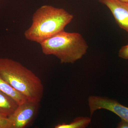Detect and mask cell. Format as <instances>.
I'll list each match as a JSON object with an SVG mask.
<instances>
[{"label":"cell","mask_w":128,"mask_h":128,"mask_svg":"<svg viewBox=\"0 0 128 128\" xmlns=\"http://www.w3.org/2000/svg\"><path fill=\"white\" fill-rule=\"evenodd\" d=\"M0 90L11 97L18 105L27 101L25 97L0 77Z\"/></svg>","instance_id":"8"},{"label":"cell","mask_w":128,"mask_h":128,"mask_svg":"<svg viewBox=\"0 0 128 128\" xmlns=\"http://www.w3.org/2000/svg\"><path fill=\"white\" fill-rule=\"evenodd\" d=\"M39 102L27 100L18 105L8 117V128H23L32 121L38 110Z\"/></svg>","instance_id":"4"},{"label":"cell","mask_w":128,"mask_h":128,"mask_svg":"<svg viewBox=\"0 0 128 128\" xmlns=\"http://www.w3.org/2000/svg\"><path fill=\"white\" fill-rule=\"evenodd\" d=\"M120 0L124 2H128V0Z\"/></svg>","instance_id":"13"},{"label":"cell","mask_w":128,"mask_h":128,"mask_svg":"<svg viewBox=\"0 0 128 128\" xmlns=\"http://www.w3.org/2000/svg\"><path fill=\"white\" fill-rule=\"evenodd\" d=\"M118 128H128V122L124 120L121 119V121L118 124Z\"/></svg>","instance_id":"12"},{"label":"cell","mask_w":128,"mask_h":128,"mask_svg":"<svg viewBox=\"0 0 128 128\" xmlns=\"http://www.w3.org/2000/svg\"><path fill=\"white\" fill-rule=\"evenodd\" d=\"M110 9L120 27L128 32V2L120 0H98Z\"/></svg>","instance_id":"6"},{"label":"cell","mask_w":128,"mask_h":128,"mask_svg":"<svg viewBox=\"0 0 128 128\" xmlns=\"http://www.w3.org/2000/svg\"><path fill=\"white\" fill-rule=\"evenodd\" d=\"M118 56L124 59H128V44L122 46L120 50Z\"/></svg>","instance_id":"10"},{"label":"cell","mask_w":128,"mask_h":128,"mask_svg":"<svg viewBox=\"0 0 128 128\" xmlns=\"http://www.w3.org/2000/svg\"><path fill=\"white\" fill-rule=\"evenodd\" d=\"M40 44L43 54L54 56L61 64H74L86 54L88 48L81 34L64 30Z\"/></svg>","instance_id":"3"},{"label":"cell","mask_w":128,"mask_h":128,"mask_svg":"<svg viewBox=\"0 0 128 128\" xmlns=\"http://www.w3.org/2000/svg\"><path fill=\"white\" fill-rule=\"evenodd\" d=\"M73 16L63 8L44 5L34 14L32 25L24 33L26 39L40 44L64 28Z\"/></svg>","instance_id":"2"},{"label":"cell","mask_w":128,"mask_h":128,"mask_svg":"<svg viewBox=\"0 0 128 128\" xmlns=\"http://www.w3.org/2000/svg\"><path fill=\"white\" fill-rule=\"evenodd\" d=\"M90 117L96 110L104 109L112 112L128 122V108L114 99L106 97L89 96L88 99Z\"/></svg>","instance_id":"5"},{"label":"cell","mask_w":128,"mask_h":128,"mask_svg":"<svg viewBox=\"0 0 128 128\" xmlns=\"http://www.w3.org/2000/svg\"><path fill=\"white\" fill-rule=\"evenodd\" d=\"M8 118L0 115V128H8Z\"/></svg>","instance_id":"11"},{"label":"cell","mask_w":128,"mask_h":128,"mask_svg":"<svg viewBox=\"0 0 128 128\" xmlns=\"http://www.w3.org/2000/svg\"><path fill=\"white\" fill-rule=\"evenodd\" d=\"M91 120L88 117H79L76 118L70 123L58 124L56 128H84L90 123Z\"/></svg>","instance_id":"9"},{"label":"cell","mask_w":128,"mask_h":128,"mask_svg":"<svg viewBox=\"0 0 128 128\" xmlns=\"http://www.w3.org/2000/svg\"><path fill=\"white\" fill-rule=\"evenodd\" d=\"M18 105L11 97L0 90V115L8 118L14 112Z\"/></svg>","instance_id":"7"},{"label":"cell","mask_w":128,"mask_h":128,"mask_svg":"<svg viewBox=\"0 0 128 128\" xmlns=\"http://www.w3.org/2000/svg\"><path fill=\"white\" fill-rule=\"evenodd\" d=\"M0 77L28 100L40 103L42 98L44 87L40 78L18 61L0 58Z\"/></svg>","instance_id":"1"}]
</instances>
